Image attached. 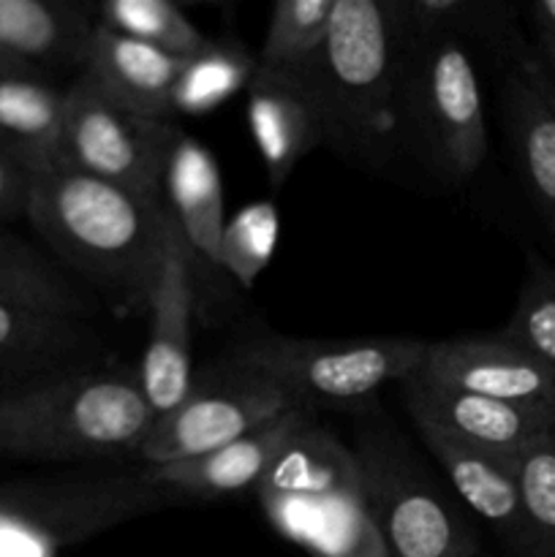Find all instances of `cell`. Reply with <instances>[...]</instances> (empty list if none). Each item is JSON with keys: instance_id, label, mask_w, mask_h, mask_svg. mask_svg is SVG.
<instances>
[{"instance_id": "cell-7", "label": "cell", "mask_w": 555, "mask_h": 557, "mask_svg": "<svg viewBox=\"0 0 555 557\" xmlns=\"http://www.w3.org/2000/svg\"><path fill=\"white\" fill-rule=\"evenodd\" d=\"M428 341L419 337H288L254 335L234 343L229 359L264 373L297 406L354 408L379 400L386 384H400L422 368Z\"/></svg>"}, {"instance_id": "cell-9", "label": "cell", "mask_w": 555, "mask_h": 557, "mask_svg": "<svg viewBox=\"0 0 555 557\" xmlns=\"http://www.w3.org/2000/svg\"><path fill=\"white\" fill-rule=\"evenodd\" d=\"M177 120L131 112L87 76L65 85V169L103 180L147 201H163V174Z\"/></svg>"}, {"instance_id": "cell-16", "label": "cell", "mask_w": 555, "mask_h": 557, "mask_svg": "<svg viewBox=\"0 0 555 557\" xmlns=\"http://www.w3.org/2000/svg\"><path fill=\"white\" fill-rule=\"evenodd\" d=\"M96 3L0 0V44L25 71L54 82L82 74L96 30Z\"/></svg>"}, {"instance_id": "cell-1", "label": "cell", "mask_w": 555, "mask_h": 557, "mask_svg": "<svg viewBox=\"0 0 555 557\" xmlns=\"http://www.w3.org/2000/svg\"><path fill=\"white\" fill-rule=\"evenodd\" d=\"M25 221L44 250L103 308L118 315L150 310L172 226L163 201L58 169L30 180Z\"/></svg>"}, {"instance_id": "cell-4", "label": "cell", "mask_w": 555, "mask_h": 557, "mask_svg": "<svg viewBox=\"0 0 555 557\" xmlns=\"http://www.w3.org/2000/svg\"><path fill=\"white\" fill-rule=\"evenodd\" d=\"M400 16V145L441 180L462 185L482 169L490 152L473 52L452 33L414 20L403 0Z\"/></svg>"}, {"instance_id": "cell-26", "label": "cell", "mask_w": 555, "mask_h": 557, "mask_svg": "<svg viewBox=\"0 0 555 557\" xmlns=\"http://www.w3.org/2000/svg\"><path fill=\"white\" fill-rule=\"evenodd\" d=\"M96 22L177 60L194 58L210 44V38L172 0H107L96 3Z\"/></svg>"}, {"instance_id": "cell-8", "label": "cell", "mask_w": 555, "mask_h": 557, "mask_svg": "<svg viewBox=\"0 0 555 557\" xmlns=\"http://www.w3.org/2000/svg\"><path fill=\"white\" fill-rule=\"evenodd\" d=\"M294 406L297 403L275 381L223 354L221 362L194 370L188 395L172 411L156 417L139 457L147 468L196 460Z\"/></svg>"}, {"instance_id": "cell-6", "label": "cell", "mask_w": 555, "mask_h": 557, "mask_svg": "<svg viewBox=\"0 0 555 557\" xmlns=\"http://www.w3.org/2000/svg\"><path fill=\"white\" fill-rule=\"evenodd\" d=\"M348 413L365 506L390 557L488 555L466 506L439 484L428 462L381 411L379 400L365 403Z\"/></svg>"}, {"instance_id": "cell-33", "label": "cell", "mask_w": 555, "mask_h": 557, "mask_svg": "<svg viewBox=\"0 0 555 557\" xmlns=\"http://www.w3.org/2000/svg\"><path fill=\"white\" fill-rule=\"evenodd\" d=\"M3 74H30V71L22 69V65L16 63V60L11 58L9 52H5L3 44H0V76H3ZM33 76H36V74H33Z\"/></svg>"}, {"instance_id": "cell-10", "label": "cell", "mask_w": 555, "mask_h": 557, "mask_svg": "<svg viewBox=\"0 0 555 557\" xmlns=\"http://www.w3.org/2000/svg\"><path fill=\"white\" fill-rule=\"evenodd\" d=\"M114 348L92 321L0 302V395L112 368Z\"/></svg>"}, {"instance_id": "cell-18", "label": "cell", "mask_w": 555, "mask_h": 557, "mask_svg": "<svg viewBox=\"0 0 555 557\" xmlns=\"http://www.w3.org/2000/svg\"><path fill=\"white\" fill-rule=\"evenodd\" d=\"M245 96L256 150L278 190L303 158L324 147V120L308 87L281 71L256 65Z\"/></svg>"}, {"instance_id": "cell-12", "label": "cell", "mask_w": 555, "mask_h": 557, "mask_svg": "<svg viewBox=\"0 0 555 557\" xmlns=\"http://www.w3.org/2000/svg\"><path fill=\"white\" fill-rule=\"evenodd\" d=\"M417 379L490 400L555 411V373L501 332L428 343Z\"/></svg>"}, {"instance_id": "cell-21", "label": "cell", "mask_w": 555, "mask_h": 557, "mask_svg": "<svg viewBox=\"0 0 555 557\" xmlns=\"http://www.w3.org/2000/svg\"><path fill=\"white\" fill-rule=\"evenodd\" d=\"M163 205L188 243L194 261L221 270L223 185L212 152L199 139L180 131L163 174Z\"/></svg>"}, {"instance_id": "cell-5", "label": "cell", "mask_w": 555, "mask_h": 557, "mask_svg": "<svg viewBox=\"0 0 555 557\" xmlns=\"http://www.w3.org/2000/svg\"><path fill=\"white\" fill-rule=\"evenodd\" d=\"M254 493L270 525L313 557H390L365 506L354 449L316 417Z\"/></svg>"}, {"instance_id": "cell-15", "label": "cell", "mask_w": 555, "mask_h": 557, "mask_svg": "<svg viewBox=\"0 0 555 557\" xmlns=\"http://www.w3.org/2000/svg\"><path fill=\"white\" fill-rule=\"evenodd\" d=\"M417 433L468 515L482 520L495 533L509 557H533L531 533L517 490L515 460L457 444L433 430Z\"/></svg>"}, {"instance_id": "cell-34", "label": "cell", "mask_w": 555, "mask_h": 557, "mask_svg": "<svg viewBox=\"0 0 555 557\" xmlns=\"http://www.w3.org/2000/svg\"><path fill=\"white\" fill-rule=\"evenodd\" d=\"M550 441H553V446H555V428H553V433H550Z\"/></svg>"}, {"instance_id": "cell-2", "label": "cell", "mask_w": 555, "mask_h": 557, "mask_svg": "<svg viewBox=\"0 0 555 557\" xmlns=\"http://www.w3.org/2000/svg\"><path fill=\"white\" fill-rule=\"evenodd\" d=\"M400 0H335L324 49L303 85L324 120V147L346 163L384 172L400 145Z\"/></svg>"}, {"instance_id": "cell-23", "label": "cell", "mask_w": 555, "mask_h": 557, "mask_svg": "<svg viewBox=\"0 0 555 557\" xmlns=\"http://www.w3.org/2000/svg\"><path fill=\"white\" fill-rule=\"evenodd\" d=\"M417 22L435 25L460 38L468 49L488 54L498 71L533 54V44L520 30L515 5L504 0H403Z\"/></svg>"}, {"instance_id": "cell-24", "label": "cell", "mask_w": 555, "mask_h": 557, "mask_svg": "<svg viewBox=\"0 0 555 557\" xmlns=\"http://www.w3.org/2000/svg\"><path fill=\"white\" fill-rule=\"evenodd\" d=\"M256 71V54L232 38H210L194 58L183 60L172 90V117L207 114L245 90Z\"/></svg>"}, {"instance_id": "cell-3", "label": "cell", "mask_w": 555, "mask_h": 557, "mask_svg": "<svg viewBox=\"0 0 555 557\" xmlns=\"http://www.w3.org/2000/svg\"><path fill=\"white\" fill-rule=\"evenodd\" d=\"M156 411L139 373L107 368L0 395V457L92 462L139 457Z\"/></svg>"}, {"instance_id": "cell-28", "label": "cell", "mask_w": 555, "mask_h": 557, "mask_svg": "<svg viewBox=\"0 0 555 557\" xmlns=\"http://www.w3.org/2000/svg\"><path fill=\"white\" fill-rule=\"evenodd\" d=\"M278 210L272 201L248 205L226 221L221 237V272L250 288L256 277L267 270L278 245Z\"/></svg>"}, {"instance_id": "cell-32", "label": "cell", "mask_w": 555, "mask_h": 557, "mask_svg": "<svg viewBox=\"0 0 555 557\" xmlns=\"http://www.w3.org/2000/svg\"><path fill=\"white\" fill-rule=\"evenodd\" d=\"M531 44H533V52H536L539 69H542L544 79H547L550 90H553L555 96V41H550V38H542V36H533Z\"/></svg>"}, {"instance_id": "cell-22", "label": "cell", "mask_w": 555, "mask_h": 557, "mask_svg": "<svg viewBox=\"0 0 555 557\" xmlns=\"http://www.w3.org/2000/svg\"><path fill=\"white\" fill-rule=\"evenodd\" d=\"M0 302L79 321H96L107 310L47 250L27 243L5 223H0Z\"/></svg>"}, {"instance_id": "cell-27", "label": "cell", "mask_w": 555, "mask_h": 557, "mask_svg": "<svg viewBox=\"0 0 555 557\" xmlns=\"http://www.w3.org/2000/svg\"><path fill=\"white\" fill-rule=\"evenodd\" d=\"M501 335L555 373V264L544 256L528 253L520 294Z\"/></svg>"}, {"instance_id": "cell-35", "label": "cell", "mask_w": 555, "mask_h": 557, "mask_svg": "<svg viewBox=\"0 0 555 557\" xmlns=\"http://www.w3.org/2000/svg\"><path fill=\"white\" fill-rule=\"evenodd\" d=\"M482 557H488V555H482Z\"/></svg>"}, {"instance_id": "cell-20", "label": "cell", "mask_w": 555, "mask_h": 557, "mask_svg": "<svg viewBox=\"0 0 555 557\" xmlns=\"http://www.w3.org/2000/svg\"><path fill=\"white\" fill-rule=\"evenodd\" d=\"M183 60L145 41L96 25L82 76L131 112L172 117V90Z\"/></svg>"}, {"instance_id": "cell-11", "label": "cell", "mask_w": 555, "mask_h": 557, "mask_svg": "<svg viewBox=\"0 0 555 557\" xmlns=\"http://www.w3.org/2000/svg\"><path fill=\"white\" fill-rule=\"evenodd\" d=\"M194 253L172 218L163 270L150 302V337L136 368L156 417L172 411L194 381Z\"/></svg>"}, {"instance_id": "cell-14", "label": "cell", "mask_w": 555, "mask_h": 557, "mask_svg": "<svg viewBox=\"0 0 555 557\" xmlns=\"http://www.w3.org/2000/svg\"><path fill=\"white\" fill-rule=\"evenodd\" d=\"M501 120L517 177L555 243V96L536 52L501 71Z\"/></svg>"}, {"instance_id": "cell-25", "label": "cell", "mask_w": 555, "mask_h": 557, "mask_svg": "<svg viewBox=\"0 0 555 557\" xmlns=\"http://www.w3.org/2000/svg\"><path fill=\"white\" fill-rule=\"evenodd\" d=\"M335 0H281L272 5L256 65L303 79L324 49Z\"/></svg>"}, {"instance_id": "cell-29", "label": "cell", "mask_w": 555, "mask_h": 557, "mask_svg": "<svg viewBox=\"0 0 555 557\" xmlns=\"http://www.w3.org/2000/svg\"><path fill=\"white\" fill-rule=\"evenodd\" d=\"M515 476L533 557H555V446L550 435L517 457Z\"/></svg>"}, {"instance_id": "cell-19", "label": "cell", "mask_w": 555, "mask_h": 557, "mask_svg": "<svg viewBox=\"0 0 555 557\" xmlns=\"http://www.w3.org/2000/svg\"><path fill=\"white\" fill-rule=\"evenodd\" d=\"M0 150L30 177L65 169V85L0 76Z\"/></svg>"}, {"instance_id": "cell-31", "label": "cell", "mask_w": 555, "mask_h": 557, "mask_svg": "<svg viewBox=\"0 0 555 557\" xmlns=\"http://www.w3.org/2000/svg\"><path fill=\"white\" fill-rule=\"evenodd\" d=\"M526 14L533 36L555 41V0H536V3L528 5Z\"/></svg>"}, {"instance_id": "cell-17", "label": "cell", "mask_w": 555, "mask_h": 557, "mask_svg": "<svg viewBox=\"0 0 555 557\" xmlns=\"http://www.w3.org/2000/svg\"><path fill=\"white\" fill-rule=\"evenodd\" d=\"M313 417L316 413L308 408L294 406L261 428L250 430L234 444L223 446V449L196 457V460L150 468L147 479L158 487L169 490V493L201 500L226 498V495L243 493V490H256V484L267 476V471L286 449L288 441Z\"/></svg>"}, {"instance_id": "cell-13", "label": "cell", "mask_w": 555, "mask_h": 557, "mask_svg": "<svg viewBox=\"0 0 555 557\" xmlns=\"http://www.w3.org/2000/svg\"><path fill=\"white\" fill-rule=\"evenodd\" d=\"M397 386H400L403 408L417 430H433L457 444L509 460H517L528 446L550 435L555 424V411L550 408L515 406V403L466 395V392L428 384L417 375L400 381Z\"/></svg>"}, {"instance_id": "cell-30", "label": "cell", "mask_w": 555, "mask_h": 557, "mask_svg": "<svg viewBox=\"0 0 555 557\" xmlns=\"http://www.w3.org/2000/svg\"><path fill=\"white\" fill-rule=\"evenodd\" d=\"M30 174L22 172L3 150H0V223L22 221L30 196Z\"/></svg>"}]
</instances>
